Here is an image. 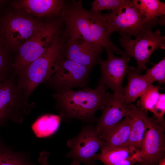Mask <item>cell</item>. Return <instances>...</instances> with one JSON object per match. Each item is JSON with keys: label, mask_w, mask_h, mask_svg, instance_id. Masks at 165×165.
<instances>
[{"label": "cell", "mask_w": 165, "mask_h": 165, "mask_svg": "<svg viewBox=\"0 0 165 165\" xmlns=\"http://www.w3.org/2000/svg\"><path fill=\"white\" fill-rule=\"evenodd\" d=\"M61 16L62 33L66 38L82 40L122 54L123 52L110 40L103 15L85 9L81 0L65 1Z\"/></svg>", "instance_id": "1"}, {"label": "cell", "mask_w": 165, "mask_h": 165, "mask_svg": "<svg viewBox=\"0 0 165 165\" xmlns=\"http://www.w3.org/2000/svg\"><path fill=\"white\" fill-rule=\"evenodd\" d=\"M52 95L61 119H76L93 123L97 120L95 117V112L102 110L112 94L102 85H97L95 89L87 87L77 91L54 93Z\"/></svg>", "instance_id": "2"}, {"label": "cell", "mask_w": 165, "mask_h": 165, "mask_svg": "<svg viewBox=\"0 0 165 165\" xmlns=\"http://www.w3.org/2000/svg\"><path fill=\"white\" fill-rule=\"evenodd\" d=\"M62 30L47 50L16 77L18 85L28 99L37 86L51 78L60 62L66 58L64 49L65 38L63 36Z\"/></svg>", "instance_id": "3"}, {"label": "cell", "mask_w": 165, "mask_h": 165, "mask_svg": "<svg viewBox=\"0 0 165 165\" xmlns=\"http://www.w3.org/2000/svg\"><path fill=\"white\" fill-rule=\"evenodd\" d=\"M8 2L0 0V43L16 52L39 28L42 21L24 12L9 9Z\"/></svg>", "instance_id": "4"}, {"label": "cell", "mask_w": 165, "mask_h": 165, "mask_svg": "<svg viewBox=\"0 0 165 165\" xmlns=\"http://www.w3.org/2000/svg\"><path fill=\"white\" fill-rule=\"evenodd\" d=\"M63 25L61 15L42 21L36 32L16 52L12 65L14 76L47 50Z\"/></svg>", "instance_id": "5"}, {"label": "cell", "mask_w": 165, "mask_h": 165, "mask_svg": "<svg viewBox=\"0 0 165 165\" xmlns=\"http://www.w3.org/2000/svg\"><path fill=\"white\" fill-rule=\"evenodd\" d=\"M103 15L109 33L116 31L123 38L136 37L151 31L156 26L164 25L165 22V19L144 18L130 0H124L116 9Z\"/></svg>", "instance_id": "6"}, {"label": "cell", "mask_w": 165, "mask_h": 165, "mask_svg": "<svg viewBox=\"0 0 165 165\" xmlns=\"http://www.w3.org/2000/svg\"><path fill=\"white\" fill-rule=\"evenodd\" d=\"M28 99L18 85L16 77L0 82V127L6 126L9 121L21 123L35 104Z\"/></svg>", "instance_id": "7"}, {"label": "cell", "mask_w": 165, "mask_h": 165, "mask_svg": "<svg viewBox=\"0 0 165 165\" xmlns=\"http://www.w3.org/2000/svg\"><path fill=\"white\" fill-rule=\"evenodd\" d=\"M91 71L86 66L65 58L60 62L55 73L44 83L46 87L57 93L76 87L85 88L90 82Z\"/></svg>", "instance_id": "8"}, {"label": "cell", "mask_w": 165, "mask_h": 165, "mask_svg": "<svg viewBox=\"0 0 165 165\" xmlns=\"http://www.w3.org/2000/svg\"><path fill=\"white\" fill-rule=\"evenodd\" d=\"M67 145L70 150L65 156L72 160L71 165H80L81 163L93 165L95 164L94 157L97 151L105 143L96 133L94 127L89 125L83 127L75 137L69 139Z\"/></svg>", "instance_id": "9"}, {"label": "cell", "mask_w": 165, "mask_h": 165, "mask_svg": "<svg viewBox=\"0 0 165 165\" xmlns=\"http://www.w3.org/2000/svg\"><path fill=\"white\" fill-rule=\"evenodd\" d=\"M119 41L124 51L135 59L137 68L142 70L147 69L146 64L149 61L150 57L155 50L165 49V36L161 35L159 29L154 32L152 30L148 31L136 37L134 39L120 37Z\"/></svg>", "instance_id": "10"}, {"label": "cell", "mask_w": 165, "mask_h": 165, "mask_svg": "<svg viewBox=\"0 0 165 165\" xmlns=\"http://www.w3.org/2000/svg\"><path fill=\"white\" fill-rule=\"evenodd\" d=\"M142 116L146 130L141 148V161L138 165H157L165 157V128L158 124L147 112L142 110Z\"/></svg>", "instance_id": "11"}, {"label": "cell", "mask_w": 165, "mask_h": 165, "mask_svg": "<svg viewBox=\"0 0 165 165\" xmlns=\"http://www.w3.org/2000/svg\"><path fill=\"white\" fill-rule=\"evenodd\" d=\"M106 51L107 60L101 59L99 63L101 75L97 85H104L112 90L113 94L123 96V81L128 70V62L130 57L124 51L120 57L108 50Z\"/></svg>", "instance_id": "12"}, {"label": "cell", "mask_w": 165, "mask_h": 165, "mask_svg": "<svg viewBox=\"0 0 165 165\" xmlns=\"http://www.w3.org/2000/svg\"><path fill=\"white\" fill-rule=\"evenodd\" d=\"M65 38L64 49L66 59L78 63L91 70L102 59L103 48L83 40Z\"/></svg>", "instance_id": "13"}, {"label": "cell", "mask_w": 165, "mask_h": 165, "mask_svg": "<svg viewBox=\"0 0 165 165\" xmlns=\"http://www.w3.org/2000/svg\"><path fill=\"white\" fill-rule=\"evenodd\" d=\"M63 0H20L12 2L10 5L14 9L24 12L33 18L46 19L60 15L65 3Z\"/></svg>", "instance_id": "14"}, {"label": "cell", "mask_w": 165, "mask_h": 165, "mask_svg": "<svg viewBox=\"0 0 165 165\" xmlns=\"http://www.w3.org/2000/svg\"><path fill=\"white\" fill-rule=\"evenodd\" d=\"M129 104H127L122 96L112 94V96L102 109V114L94 130L99 135L104 131L119 123L123 118L130 116Z\"/></svg>", "instance_id": "15"}, {"label": "cell", "mask_w": 165, "mask_h": 165, "mask_svg": "<svg viewBox=\"0 0 165 165\" xmlns=\"http://www.w3.org/2000/svg\"><path fill=\"white\" fill-rule=\"evenodd\" d=\"M95 160L105 165H134L141 161V150L131 147L101 150L96 155Z\"/></svg>", "instance_id": "16"}, {"label": "cell", "mask_w": 165, "mask_h": 165, "mask_svg": "<svg viewBox=\"0 0 165 165\" xmlns=\"http://www.w3.org/2000/svg\"><path fill=\"white\" fill-rule=\"evenodd\" d=\"M131 121V116H127L100 134L99 138L105 143L101 150L123 147L129 138Z\"/></svg>", "instance_id": "17"}, {"label": "cell", "mask_w": 165, "mask_h": 165, "mask_svg": "<svg viewBox=\"0 0 165 165\" xmlns=\"http://www.w3.org/2000/svg\"><path fill=\"white\" fill-rule=\"evenodd\" d=\"M142 70L133 67H129L128 74V83L123 88V100L127 104L134 102L152 84L149 82L144 75L140 74Z\"/></svg>", "instance_id": "18"}, {"label": "cell", "mask_w": 165, "mask_h": 165, "mask_svg": "<svg viewBox=\"0 0 165 165\" xmlns=\"http://www.w3.org/2000/svg\"><path fill=\"white\" fill-rule=\"evenodd\" d=\"M129 105L132 120L130 132L128 141L123 147H131L141 149L146 130L142 110L132 103Z\"/></svg>", "instance_id": "19"}, {"label": "cell", "mask_w": 165, "mask_h": 165, "mask_svg": "<svg viewBox=\"0 0 165 165\" xmlns=\"http://www.w3.org/2000/svg\"><path fill=\"white\" fill-rule=\"evenodd\" d=\"M61 119L60 115L46 114L38 117L31 126L35 136L39 138L50 137L57 130Z\"/></svg>", "instance_id": "20"}, {"label": "cell", "mask_w": 165, "mask_h": 165, "mask_svg": "<svg viewBox=\"0 0 165 165\" xmlns=\"http://www.w3.org/2000/svg\"><path fill=\"white\" fill-rule=\"evenodd\" d=\"M141 15L149 20L165 19V3L159 0H133Z\"/></svg>", "instance_id": "21"}, {"label": "cell", "mask_w": 165, "mask_h": 165, "mask_svg": "<svg viewBox=\"0 0 165 165\" xmlns=\"http://www.w3.org/2000/svg\"><path fill=\"white\" fill-rule=\"evenodd\" d=\"M28 153L16 152L6 145L0 134V165H36Z\"/></svg>", "instance_id": "22"}, {"label": "cell", "mask_w": 165, "mask_h": 165, "mask_svg": "<svg viewBox=\"0 0 165 165\" xmlns=\"http://www.w3.org/2000/svg\"><path fill=\"white\" fill-rule=\"evenodd\" d=\"M12 52L0 43V82L14 77L12 66L14 57Z\"/></svg>", "instance_id": "23"}, {"label": "cell", "mask_w": 165, "mask_h": 165, "mask_svg": "<svg viewBox=\"0 0 165 165\" xmlns=\"http://www.w3.org/2000/svg\"><path fill=\"white\" fill-rule=\"evenodd\" d=\"M160 89L159 85H151L140 97L138 107L146 112H151L159 98Z\"/></svg>", "instance_id": "24"}, {"label": "cell", "mask_w": 165, "mask_h": 165, "mask_svg": "<svg viewBox=\"0 0 165 165\" xmlns=\"http://www.w3.org/2000/svg\"><path fill=\"white\" fill-rule=\"evenodd\" d=\"M146 73L144 75L147 81L151 84L157 81L159 85L165 82V58L150 69H147Z\"/></svg>", "instance_id": "25"}, {"label": "cell", "mask_w": 165, "mask_h": 165, "mask_svg": "<svg viewBox=\"0 0 165 165\" xmlns=\"http://www.w3.org/2000/svg\"><path fill=\"white\" fill-rule=\"evenodd\" d=\"M124 0H95L91 4L90 11L96 13L104 10L113 11L118 8Z\"/></svg>", "instance_id": "26"}, {"label": "cell", "mask_w": 165, "mask_h": 165, "mask_svg": "<svg viewBox=\"0 0 165 165\" xmlns=\"http://www.w3.org/2000/svg\"><path fill=\"white\" fill-rule=\"evenodd\" d=\"M153 113L152 117L159 125L165 128V121L163 118L165 113V94H160L159 98L151 112Z\"/></svg>", "instance_id": "27"}, {"label": "cell", "mask_w": 165, "mask_h": 165, "mask_svg": "<svg viewBox=\"0 0 165 165\" xmlns=\"http://www.w3.org/2000/svg\"><path fill=\"white\" fill-rule=\"evenodd\" d=\"M49 155V153L46 151L40 152L38 161L40 163V165H49L48 163V157Z\"/></svg>", "instance_id": "28"}, {"label": "cell", "mask_w": 165, "mask_h": 165, "mask_svg": "<svg viewBox=\"0 0 165 165\" xmlns=\"http://www.w3.org/2000/svg\"><path fill=\"white\" fill-rule=\"evenodd\" d=\"M157 165H165V157L161 160Z\"/></svg>", "instance_id": "29"}]
</instances>
